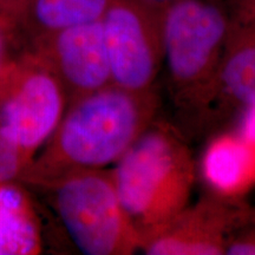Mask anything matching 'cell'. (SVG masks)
Instances as JSON below:
<instances>
[{
	"instance_id": "6da1fadb",
	"label": "cell",
	"mask_w": 255,
	"mask_h": 255,
	"mask_svg": "<svg viewBox=\"0 0 255 255\" xmlns=\"http://www.w3.org/2000/svg\"><path fill=\"white\" fill-rule=\"evenodd\" d=\"M157 108L155 90L113 84L71 102L19 182L41 187L73 171L115 164L154 122Z\"/></svg>"
},
{
	"instance_id": "7a4b0ae2",
	"label": "cell",
	"mask_w": 255,
	"mask_h": 255,
	"mask_svg": "<svg viewBox=\"0 0 255 255\" xmlns=\"http://www.w3.org/2000/svg\"><path fill=\"white\" fill-rule=\"evenodd\" d=\"M111 175L121 203L142 237L189 205L195 164L174 128L152 122L115 163Z\"/></svg>"
},
{
	"instance_id": "3957f363",
	"label": "cell",
	"mask_w": 255,
	"mask_h": 255,
	"mask_svg": "<svg viewBox=\"0 0 255 255\" xmlns=\"http://www.w3.org/2000/svg\"><path fill=\"white\" fill-rule=\"evenodd\" d=\"M232 26L226 0H174L162 9V47L181 110L206 119Z\"/></svg>"
},
{
	"instance_id": "277c9868",
	"label": "cell",
	"mask_w": 255,
	"mask_h": 255,
	"mask_svg": "<svg viewBox=\"0 0 255 255\" xmlns=\"http://www.w3.org/2000/svg\"><path fill=\"white\" fill-rule=\"evenodd\" d=\"M76 247L87 255H130L139 251V233L115 187L111 170L87 169L41 186Z\"/></svg>"
},
{
	"instance_id": "5b68a950",
	"label": "cell",
	"mask_w": 255,
	"mask_h": 255,
	"mask_svg": "<svg viewBox=\"0 0 255 255\" xmlns=\"http://www.w3.org/2000/svg\"><path fill=\"white\" fill-rule=\"evenodd\" d=\"M68 104L58 79L28 49L12 56L0 72V130L30 164Z\"/></svg>"
},
{
	"instance_id": "8992f818",
	"label": "cell",
	"mask_w": 255,
	"mask_h": 255,
	"mask_svg": "<svg viewBox=\"0 0 255 255\" xmlns=\"http://www.w3.org/2000/svg\"><path fill=\"white\" fill-rule=\"evenodd\" d=\"M162 9L142 0H110L101 19L111 84L149 92L163 64Z\"/></svg>"
},
{
	"instance_id": "52a82bcc",
	"label": "cell",
	"mask_w": 255,
	"mask_h": 255,
	"mask_svg": "<svg viewBox=\"0 0 255 255\" xmlns=\"http://www.w3.org/2000/svg\"><path fill=\"white\" fill-rule=\"evenodd\" d=\"M26 49L53 72L69 103L111 85L101 20L38 38Z\"/></svg>"
},
{
	"instance_id": "ba28073f",
	"label": "cell",
	"mask_w": 255,
	"mask_h": 255,
	"mask_svg": "<svg viewBox=\"0 0 255 255\" xmlns=\"http://www.w3.org/2000/svg\"><path fill=\"white\" fill-rule=\"evenodd\" d=\"M227 197L209 193L141 237L148 255L225 254L237 214Z\"/></svg>"
},
{
	"instance_id": "9c48e42d",
	"label": "cell",
	"mask_w": 255,
	"mask_h": 255,
	"mask_svg": "<svg viewBox=\"0 0 255 255\" xmlns=\"http://www.w3.org/2000/svg\"><path fill=\"white\" fill-rule=\"evenodd\" d=\"M228 103L255 104V20L233 14L207 117Z\"/></svg>"
},
{
	"instance_id": "30bf717a",
	"label": "cell",
	"mask_w": 255,
	"mask_h": 255,
	"mask_svg": "<svg viewBox=\"0 0 255 255\" xmlns=\"http://www.w3.org/2000/svg\"><path fill=\"white\" fill-rule=\"evenodd\" d=\"M255 148L239 135H220L203 152L201 173L210 193L232 199L254 176Z\"/></svg>"
},
{
	"instance_id": "8fae6325",
	"label": "cell",
	"mask_w": 255,
	"mask_h": 255,
	"mask_svg": "<svg viewBox=\"0 0 255 255\" xmlns=\"http://www.w3.org/2000/svg\"><path fill=\"white\" fill-rule=\"evenodd\" d=\"M110 0H24L19 9V39L38 38L79 25L100 21Z\"/></svg>"
},
{
	"instance_id": "7c38bea8",
	"label": "cell",
	"mask_w": 255,
	"mask_h": 255,
	"mask_svg": "<svg viewBox=\"0 0 255 255\" xmlns=\"http://www.w3.org/2000/svg\"><path fill=\"white\" fill-rule=\"evenodd\" d=\"M19 181L0 182V255H37L41 252L38 216Z\"/></svg>"
},
{
	"instance_id": "4fadbf2b",
	"label": "cell",
	"mask_w": 255,
	"mask_h": 255,
	"mask_svg": "<svg viewBox=\"0 0 255 255\" xmlns=\"http://www.w3.org/2000/svg\"><path fill=\"white\" fill-rule=\"evenodd\" d=\"M30 163L0 130V182L19 181Z\"/></svg>"
},
{
	"instance_id": "5bb4252c",
	"label": "cell",
	"mask_w": 255,
	"mask_h": 255,
	"mask_svg": "<svg viewBox=\"0 0 255 255\" xmlns=\"http://www.w3.org/2000/svg\"><path fill=\"white\" fill-rule=\"evenodd\" d=\"M19 40L17 23L12 17L0 9V72L11 58V49Z\"/></svg>"
},
{
	"instance_id": "9a60e30c",
	"label": "cell",
	"mask_w": 255,
	"mask_h": 255,
	"mask_svg": "<svg viewBox=\"0 0 255 255\" xmlns=\"http://www.w3.org/2000/svg\"><path fill=\"white\" fill-rule=\"evenodd\" d=\"M240 123V130L238 135L255 148V104L248 105Z\"/></svg>"
},
{
	"instance_id": "2e32d148",
	"label": "cell",
	"mask_w": 255,
	"mask_h": 255,
	"mask_svg": "<svg viewBox=\"0 0 255 255\" xmlns=\"http://www.w3.org/2000/svg\"><path fill=\"white\" fill-rule=\"evenodd\" d=\"M235 17L255 20V0H226Z\"/></svg>"
},
{
	"instance_id": "e0dca14e",
	"label": "cell",
	"mask_w": 255,
	"mask_h": 255,
	"mask_svg": "<svg viewBox=\"0 0 255 255\" xmlns=\"http://www.w3.org/2000/svg\"><path fill=\"white\" fill-rule=\"evenodd\" d=\"M24 0H0V9L12 17L17 23L19 9H20L21 5H23ZM18 30V28H17Z\"/></svg>"
},
{
	"instance_id": "ac0fdd59",
	"label": "cell",
	"mask_w": 255,
	"mask_h": 255,
	"mask_svg": "<svg viewBox=\"0 0 255 255\" xmlns=\"http://www.w3.org/2000/svg\"><path fill=\"white\" fill-rule=\"evenodd\" d=\"M142 1H144L146 4L151 6H155V7L157 8H164L165 6L170 4V2L174 1V0H142Z\"/></svg>"
}]
</instances>
